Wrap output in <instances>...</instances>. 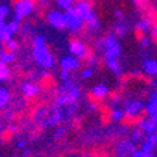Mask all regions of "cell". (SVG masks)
I'll return each mask as SVG.
<instances>
[{"label":"cell","mask_w":157,"mask_h":157,"mask_svg":"<svg viewBox=\"0 0 157 157\" xmlns=\"http://www.w3.org/2000/svg\"><path fill=\"white\" fill-rule=\"evenodd\" d=\"M89 109H91V110H96V109H98L96 102H91V103H89Z\"/></svg>","instance_id":"41"},{"label":"cell","mask_w":157,"mask_h":157,"mask_svg":"<svg viewBox=\"0 0 157 157\" xmlns=\"http://www.w3.org/2000/svg\"><path fill=\"white\" fill-rule=\"evenodd\" d=\"M126 31H128V26H126V23L124 21L116 23V26H115V34H116V36L122 37V36L126 34Z\"/></svg>","instance_id":"24"},{"label":"cell","mask_w":157,"mask_h":157,"mask_svg":"<svg viewBox=\"0 0 157 157\" xmlns=\"http://www.w3.org/2000/svg\"><path fill=\"white\" fill-rule=\"evenodd\" d=\"M143 71L150 77H157V61L153 58H147L143 61Z\"/></svg>","instance_id":"13"},{"label":"cell","mask_w":157,"mask_h":157,"mask_svg":"<svg viewBox=\"0 0 157 157\" xmlns=\"http://www.w3.org/2000/svg\"><path fill=\"white\" fill-rule=\"evenodd\" d=\"M68 50H70L71 55L77 57L78 59H86V57L89 55V50H88L86 44L79 38H74L68 44Z\"/></svg>","instance_id":"4"},{"label":"cell","mask_w":157,"mask_h":157,"mask_svg":"<svg viewBox=\"0 0 157 157\" xmlns=\"http://www.w3.org/2000/svg\"><path fill=\"white\" fill-rule=\"evenodd\" d=\"M2 52H3V51H2V50H0V55H2Z\"/></svg>","instance_id":"45"},{"label":"cell","mask_w":157,"mask_h":157,"mask_svg":"<svg viewBox=\"0 0 157 157\" xmlns=\"http://www.w3.org/2000/svg\"><path fill=\"white\" fill-rule=\"evenodd\" d=\"M9 75H10V71H9L7 65H6V64H2V62H0V81L7 79Z\"/></svg>","instance_id":"28"},{"label":"cell","mask_w":157,"mask_h":157,"mask_svg":"<svg viewBox=\"0 0 157 157\" xmlns=\"http://www.w3.org/2000/svg\"><path fill=\"white\" fill-rule=\"evenodd\" d=\"M74 2H75V0H55L57 6H58L59 9H62V10H68V9L74 7V6H75Z\"/></svg>","instance_id":"23"},{"label":"cell","mask_w":157,"mask_h":157,"mask_svg":"<svg viewBox=\"0 0 157 157\" xmlns=\"http://www.w3.org/2000/svg\"><path fill=\"white\" fill-rule=\"evenodd\" d=\"M65 132H67V128H64V126L58 128L57 129V132H55V137H57V139H61L62 136L65 135Z\"/></svg>","instance_id":"36"},{"label":"cell","mask_w":157,"mask_h":157,"mask_svg":"<svg viewBox=\"0 0 157 157\" xmlns=\"http://www.w3.org/2000/svg\"><path fill=\"white\" fill-rule=\"evenodd\" d=\"M121 52H122L121 44L116 43L115 45H112V47L106 48L105 52H103V55H105V59H109V58H119Z\"/></svg>","instance_id":"17"},{"label":"cell","mask_w":157,"mask_h":157,"mask_svg":"<svg viewBox=\"0 0 157 157\" xmlns=\"http://www.w3.org/2000/svg\"><path fill=\"white\" fill-rule=\"evenodd\" d=\"M150 136H151V139H153V142H154V146H156V149H157V132L153 133V135H150Z\"/></svg>","instance_id":"42"},{"label":"cell","mask_w":157,"mask_h":157,"mask_svg":"<svg viewBox=\"0 0 157 157\" xmlns=\"http://www.w3.org/2000/svg\"><path fill=\"white\" fill-rule=\"evenodd\" d=\"M117 41H116V36H113V34H109V36H106L105 38H102V40L99 41V44L102 45L103 48H109V47H112V45H115Z\"/></svg>","instance_id":"19"},{"label":"cell","mask_w":157,"mask_h":157,"mask_svg":"<svg viewBox=\"0 0 157 157\" xmlns=\"http://www.w3.org/2000/svg\"><path fill=\"white\" fill-rule=\"evenodd\" d=\"M139 128L143 133H146V135L150 136L157 132V122H154L151 117H149V119H142V121L139 122Z\"/></svg>","instance_id":"10"},{"label":"cell","mask_w":157,"mask_h":157,"mask_svg":"<svg viewBox=\"0 0 157 157\" xmlns=\"http://www.w3.org/2000/svg\"><path fill=\"white\" fill-rule=\"evenodd\" d=\"M106 65H108V68H109L116 77H121L122 75V65H121V62H119V58L106 59Z\"/></svg>","instance_id":"16"},{"label":"cell","mask_w":157,"mask_h":157,"mask_svg":"<svg viewBox=\"0 0 157 157\" xmlns=\"http://www.w3.org/2000/svg\"><path fill=\"white\" fill-rule=\"evenodd\" d=\"M64 14H65L67 29L70 30L71 33H74V34L79 33L81 30H82V27H84L85 21H84V18H82V16L77 11V9L75 7L68 9V10H65Z\"/></svg>","instance_id":"2"},{"label":"cell","mask_w":157,"mask_h":157,"mask_svg":"<svg viewBox=\"0 0 157 157\" xmlns=\"http://www.w3.org/2000/svg\"><path fill=\"white\" fill-rule=\"evenodd\" d=\"M139 43H140V47L142 48H146V47H149V44H150V40L146 37V34L144 36H140V40H139Z\"/></svg>","instance_id":"35"},{"label":"cell","mask_w":157,"mask_h":157,"mask_svg":"<svg viewBox=\"0 0 157 157\" xmlns=\"http://www.w3.org/2000/svg\"><path fill=\"white\" fill-rule=\"evenodd\" d=\"M132 2H133V3H136V4H140V3H142V0H132Z\"/></svg>","instance_id":"44"},{"label":"cell","mask_w":157,"mask_h":157,"mask_svg":"<svg viewBox=\"0 0 157 157\" xmlns=\"http://www.w3.org/2000/svg\"><path fill=\"white\" fill-rule=\"evenodd\" d=\"M24 146H26V142H24V140H20V142L17 143V149H24Z\"/></svg>","instance_id":"40"},{"label":"cell","mask_w":157,"mask_h":157,"mask_svg":"<svg viewBox=\"0 0 157 157\" xmlns=\"http://www.w3.org/2000/svg\"><path fill=\"white\" fill-rule=\"evenodd\" d=\"M132 142L135 143V144L139 142H143V132L140 129H137V130H135L132 133Z\"/></svg>","instance_id":"29"},{"label":"cell","mask_w":157,"mask_h":157,"mask_svg":"<svg viewBox=\"0 0 157 157\" xmlns=\"http://www.w3.org/2000/svg\"><path fill=\"white\" fill-rule=\"evenodd\" d=\"M151 36H153V38L157 41V26L151 27Z\"/></svg>","instance_id":"39"},{"label":"cell","mask_w":157,"mask_h":157,"mask_svg":"<svg viewBox=\"0 0 157 157\" xmlns=\"http://www.w3.org/2000/svg\"><path fill=\"white\" fill-rule=\"evenodd\" d=\"M36 2L40 4V6H45V4L48 3V0H36Z\"/></svg>","instance_id":"43"},{"label":"cell","mask_w":157,"mask_h":157,"mask_svg":"<svg viewBox=\"0 0 157 157\" xmlns=\"http://www.w3.org/2000/svg\"><path fill=\"white\" fill-rule=\"evenodd\" d=\"M124 116H126V113H124L123 109H113L110 112V117H112V121H115V122L122 121Z\"/></svg>","instance_id":"25"},{"label":"cell","mask_w":157,"mask_h":157,"mask_svg":"<svg viewBox=\"0 0 157 157\" xmlns=\"http://www.w3.org/2000/svg\"><path fill=\"white\" fill-rule=\"evenodd\" d=\"M10 101V94L6 88H0V108H4V106L9 103Z\"/></svg>","instance_id":"22"},{"label":"cell","mask_w":157,"mask_h":157,"mask_svg":"<svg viewBox=\"0 0 157 157\" xmlns=\"http://www.w3.org/2000/svg\"><path fill=\"white\" fill-rule=\"evenodd\" d=\"M33 58L40 67L50 70L55 65V58L45 45V37L37 36L33 40Z\"/></svg>","instance_id":"1"},{"label":"cell","mask_w":157,"mask_h":157,"mask_svg":"<svg viewBox=\"0 0 157 157\" xmlns=\"http://www.w3.org/2000/svg\"><path fill=\"white\" fill-rule=\"evenodd\" d=\"M11 37H13V31L9 29V26H6V29L0 34V41H2V43H7V41L11 40Z\"/></svg>","instance_id":"26"},{"label":"cell","mask_w":157,"mask_h":157,"mask_svg":"<svg viewBox=\"0 0 157 157\" xmlns=\"http://www.w3.org/2000/svg\"><path fill=\"white\" fill-rule=\"evenodd\" d=\"M140 149L147 151V153H153V150L156 149V146H154V142H153V139H151V136H147L146 140H143Z\"/></svg>","instance_id":"20"},{"label":"cell","mask_w":157,"mask_h":157,"mask_svg":"<svg viewBox=\"0 0 157 157\" xmlns=\"http://www.w3.org/2000/svg\"><path fill=\"white\" fill-rule=\"evenodd\" d=\"M16 59V54L14 52H10V51H3L2 52V55H0V62L2 64H10V62H13Z\"/></svg>","instance_id":"21"},{"label":"cell","mask_w":157,"mask_h":157,"mask_svg":"<svg viewBox=\"0 0 157 157\" xmlns=\"http://www.w3.org/2000/svg\"><path fill=\"white\" fill-rule=\"evenodd\" d=\"M143 110H146V103L142 99H130L124 105V113L129 117L139 116Z\"/></svg>","instance_id":"5"},{"label":"cell","mask_w":157,"mask_h":157,"mask_svg":"<svg viewBox=\"0 0 157 157\" xmlns=\"http://www.w3.org/2000/svg\"><path fill=\"white\" fill-rule=\"evenodd\" d=\"M86 62H88V67H91V68H94V67L99 62V59H98V57L96 55H94V54H89L86 57Z\"/></svg>","instance_id":"32"},{"label":"cell","mask_w":157,"mask_h":157,"mask_svg":"<svg viewBox=\"0 0 157 157\" xmlns=\"http://www.w3.org/2000/svg\"><path fill=\"white\" fill-rule=\"evenodd\" d=\"M36 9V0H17L14 4V20L20 21L30 16Z\"/></svg>","instance_id":"3"},{"label":"cell","mask_w":157,"mask_h":157,"mask_svg":"<svg viewBox=\"0 0 157 157\" xmlns=\"http://www.w3.org/2000/svg\"><path fill=\"white\" fill-rule=\"evenodd\" d=\"M47 21L51 27L57 30H64L67 29L65 24V14L59 10H51L47 13Z\"/></svg>","instance_id":"6"},{"label":"cell","mask_w":157,"mask_h":157,"mask_svg":"<svg viewBox=\"0 0 157 157\" xmlns=\"http://www.w3.org/2000/svg\"><path fill=\"white\" fill-rule=\"evenodd\" d=\"M115 17L117 18V23H119V21H123V14H122L121 10H116V11H115Z\"/></svg>","instance_id":"38"},{"label":"cell","mask_w":157,"mask_h":157,"mask_svg":"<svg viewBox=\"0 0 157 157\" xmlns=\"http://www.w3.org/2000/svg\"><path fill=\"white\" fill-rule=\"evenodd\" d=\"M59 77H61V79L64 81V82H65V81L70 79V72H68V71L61 70V74H59Z\"/></svg>","instance_id":"37"},{"label":"cell","mask_w":157,"mask_h":157,"mask_svg":"<svg viewBox=\"0 0 157 157\" xmlns=\"http://www.w3.org/2000/svg\"><path fill=\"white\" fill-rule=\"evenodd\" d=\"M59 67H61V70L71 72V71H75L81 67V59H78L74 55H67V57H62L61 58Z\"/></svg>","instance_id":"8"},{"label":"cell","mask_w":157,"mask_h":157,"mask_svg":"<svg viewBox=\"0 0 157 157\" xmlns=\"http://www.w3.org/2000/svg\"><path fill=\"white\" fill-rule=\"evenodd\" d=\"M136 31L139 33V36H144V34L149 31V30H151V26H150V21L149 20H146V18H142V20H139V21L136 23Z\"/></svg>","instance_id":"18"},{"label":"cell","mask_w":157,"mask_h":157,"mask_svg":"<svg viewBox=\"0 0 157 157\" xmlns=\"http://www.w3.org/2000/svg\"><path fill=\"white\" fill-rule=\"evenodd\" d=\"M92 74H94V68H91V67H86V68H84V70L81 71L79 77H81V79H88V78L92 77Z\"/></svg>","instance_id":"30"},{"label":"cell","mask_w":157,"mask_h":157,"mask_svg":"<svg viewBox=\"0 0 157 157\" xmlns=\"http://www.w3.org/2000/svg\"><path fill=\"white\" fill-rule=\"evenodd\" d=\"M146 113L149 115L150 117L157 116V89L151 94L149 103L146 105Z\"/></svg>","instance_id":"15"},{"label":"cell","mask_w":157,"mask_h":157,"mask_svg":"<svg viewBox=\"0 0 157 157\" xmlns=\"http://www.w3.org/2000/svg\"><path fill=\"white\" fill-rule=\"evenodd\" d=\"M132 157H156L153 153H147V151H144V150H135L133 151V154H132Z\"/></svg>","instance_id":"31"},{"label":"cell","mask_w":157,"mask_h":157,"mask_svg":"<svg viewBox=\"0 0 157 157\" xmlns=\"http://www.w3.org/2000/svg\"><path fill=\"white\" fill-rule=\"evenodd\" d=\"M21 92L26 98H34L38 95L40 92V86L34 82H23L21 84Z\"/></svg>","instance_id":"11"},{"label":"cell","mask_w":157,"mask_h":157,"mask_svg":"<svg viewBox=\"0 0 157 157\" xmlns=\"http://www.w3.org/2000/svg\"><path fill=\"white\" fill-rule=\"evenodd\" d=\"M4 44H6V45H4V47H6V51L16 52L18 50V43L17 41H14L13 38H11L10 41H7V43H4Z\"/></svg>","instance_id":"27"},{"label":"cell","mask_w":157,"mask_h":157,"mask_svg":"<svg viewBox=\"0 0 157 157\" xmlns=\"http://www.w3.org/2000/svg\"><path fill=\"white\" fill-rule=\"evenodd\" d=\"M9 11H10V9L7 6H4V4L0 6V21H4V17L9 14Z\"/></svg>","instance_id":"33"},{"label":"cell","mask_w":157,"mask_h":157,"mask_svg":"<svg viewBox=\"0 0 157 157\" xmlns=\"http://www.w3.org/2000/svg\"><path fill=\"white\" fill-rule=\"evenodd\" d=\"M62 119H64V113H62V110L58 108V109H55L54 112H51L50 116L45 119V126H55V124H58Z\"/></svg>","instance_id":"14"},{"label":"cell","mask_w":157,"mask_h":157,"mask_svg":"<svg viewBox=\"0 0 157 157\" xmlns=\"http://www.w3.org/2000/svg\"><path fill=\"white\" fill-rule=\"evenodd\" d=\"M109 92H110L109 88L106 86L105 84H99L92 88L91 95H92V98H95L96 101H102L103 98H106V96L109 95Z\"/></svg>","instance_id":"12"},{"label":"cell","mask_w":157,"mask_h":157,"mask_svg":"<svg viewBox=\"0 0 157 157\" xmlns=\"http://www.w3.org/2000/svg\"><path fill=\"white\" fill-rule=\"evenodd\" d=\"M136 150L135 143L132 142H121L116 147V156L117 157H132L133 151Z\"/></svg>","instance_id":"9"},{"label":"cell","mask_w":157,"mask_h":157,"mask_svg":"<svg viewBox=\"0 0 157 157\" xmlns=\"http://www.w3.org/2000/svg\"><path fill=\"white\" fill-rule=\"evenodd\" d=\"M7 26H9V29H10L11 31H13V34H14V33H17L18 30H20V24H18V21H17V20H13V21H11V23H9Z\"/></svg>","instance_id":"34"},{"label":"cell","mask_w":157,"mask_h":157,"mask_svg":"<svg viewBox=\"0 0 157 157\" xmlns=\"http://www.w3.org/2000/svg\"><path fill=\"white\" fill-rule=\"evenodd\" d=\"M74 7L77 9V11L79 13L81 16H82L84 21H88L91 17H94V16H95V11H94V9H92V6L89 4V2H88V0H78Z\"/></svg>","instance_id":"7"}]
</instances>
